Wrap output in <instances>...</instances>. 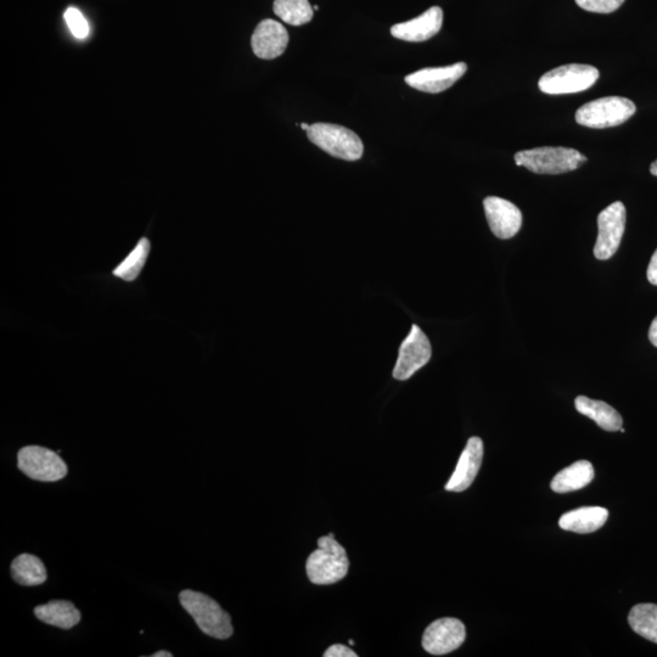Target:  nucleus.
Wrapping results in <instances>:
<instances>
[{
  "mask_svg": "<svg viewBox=\"0 0 657 657\" xmlns=\"http://www.w3.org/2000/svg\"><path fill=\"white\" fill-rule=\"evenodd\" d=\"M179 602L206 636L221 640L233 636L234 628L228 612L209 595L185 589L179 594Z\"/></svg>",
  "mask_w": 657,
  "mask_h": 657,
  "instance_id": "nucleus-1",
  "label": "nucleus"
},
{
  "mask_svg": "<svg viewBox=\"0 0 657 657\" xmlns=\"http://www.w3.org/2000/svg\"><path fill=\"white\" fill-rule=\"evenodd\" d=\"M350 560L344 547L335 541L333 533L318 539V549L308 557L306 570L314 584H334L345 578Z\"/></svg>",
  "mask_w": 657,
  "mask_h": 657,
  "instance_id": "nucleus-2",
  "label": "nucleus"
},
{
  "mask_svg": "<svg viewBox=\"0 0 657 657\" xmlns=\"http://www.w3.org/2000/svg\"><path fill=\"white\" fill-rule=\"evenodd\" d=\"M580 151L563 146H543L522 150L515 155V164L537 174H561L577 170L586 164Z\"/></svg>",
  "mask_w": 657,
  "mask_h": 657,
  "instance_id": "nucleus-3",
  "label": "nucleus"
},
{
  "mask_svg": "<svg viewBox=\"0 0 657 657\" xmlns=\"http://www.w3.org/2000/svg\"><path fill=\"white\" fill-rule=\"evenodd\" d=\"M307 136L314 145L331 156L345 161H357L363 156L361 138L351 129L331 123H314Z\"/></svg>",
  "mask_w": 657,
  "mask_h": 657,
  "instance_id": "nucleus-4",
  "label": "nucleus"
},
{
  "mask_svg": "<svg viewBox=\"0 0 657 657\" xmlns=\"http://www.w3.org/2000/svg\"><path fill=\"white\" fill-rule=\"evenodd\" d=\"M636 110L630 99L606 97L581 106L575 119L583 127L604 129L622 125L636 114Z\"/></svg>",
  "mask_w": 657,
  "mask_h": 657,
  "instance_id": "nucleus-5",
  "label": "nucleus"
},
{
  "mask_svg": "<svg viewBox=\"0 0 657 657\" xmlns=\"http://www.w3.org/2000/svg\"><path fill=\"white\" fill-rule=\"evenodd\" d=\"M599 76L598 69L591 65H564L544 73L538 87L549 95L581 93L592 88Z\"/></svg>",
  "mask_w": 657,
  "mask_h": 657,
  "instance_id": "nucleus-6",
  "label": "nucleus"
},
{
  "mask_svg": "<svg viewBox=\"0 0 657 657\" xmlns=\"http://www.w3.org/2000/svg\"><path fill=\"white\" fill-rule=\"evenodd\" d=\"M18 468L30 479L42 482L63 480L69 473L66 463L58 452L39 446L20 449Z\"/></svg>",
  "mask_w": 657,
  "mask_h": 657,
  "instance_id": "nucleus-7",
  "label": "nucleus"
},
{
  "mask_svg": "<svg viewBox=\"0 0 657 657\" xmlns=\"http://www.w3.org/2000/svg\"><path fill=\"white\" fill-rule=\"evenodd\" d=\"M626 227V207L621 201L606 207L598 216V239L594 256L600 261L609 260L619 250Z\"/></svg>",
  "mask_w": 657,
  "mask_h": 657,
  "instance_id": "nucleus-8",
  "label": "nucleus"
},
{
  "mask_svg": "<svg viewBox=\"0 0 657 657\" xmlns=\"http://www.w3.org/2000/svg\"><path fill=\"white\" fill-rule=\"evenodd\" d=\"M431 355L432 348L428 336L414 324L398 352L393 378L400 381L411 379L418 370L429 363Z\"/></svg>",
  "mask_w": 657,
  "mask_h": 657,
  "instance_id": "nucleus-9",
  "label": "nucleus"
},
{
  "mask_svg": "<svg viewBox=\"0 0 657 657\" xmlns=\"http://www.w3.org/2000/svg\"><path fill=\"white\" fill-rule=\"evenodd\" d=\"M466 638L464 623L452 617L432 622L423 636V648L431 655H446L462 647Z\"/></svg>",
  "mask_w": 657,
  "mask_h": 657,
  "instance_id": "nucleus-10",
  "label": "nucleus"
},
{
  "mask_svg": "<svg viewBox=\"0 0 657 657\" xmlns=\"http://www.w3.org/2000/svg\"><path fill=\"white\" fill-rule=\"evenodd\" d=\"M484 207L488 226L498 239H511L520 232L522 213L513 202L497 196H488Z\"/></svg>",
  "mask_w": 657,
  "mask_h": 657,
  "instance_id": "nucleus-11",
  "label": "nucleus"
},
{
  "mask_svg": "<svg viewBox=\"0 0 657 657\" xmlns=\"http://www.w3.org/2000/svg\"><path fill=\"white\" fill-rule=\"evenodd\" d=\"M468 66L458 63L445 67H429L411 73L406 77V83L417 91L438 94L447 91L454 83L465 75Z\"/></svg>",
  "mask_w": 657,
  "mask_h": 657,
  "instance_id": "nucleus-12",
  "label": "nucleus"
},
{
  "mask_svg": "<svg viewBox=\"0 0 657 657\" xmlns=\"http://www.w3.org/2000/svg\"><path fill=\"white\" fill-rule=\"evenodd\" d=\"M290 41L286 28L278 21L267 19L257 25L251 47L257 58L273 60L282 56Z\"/></svg>",
  "mask_w": 657,
  "mask_h": 657,
  "instance_id": "nucleus-13",
  "label": "nucleus"
},
{
  "mask_svg": "<svg viewBox=\"0 0 657 657\" xmlns=\"http://www.w3.org/2000/svg\"><path fill=\"white\" fill-rule=\"evenodd\" d=\"M484 459V442L480 437H471L459 458L456 470L446 485L449 492H463L473 485Z\"/></svg>",
  "mask_w": 657,
  "mask_h": 657,
  "instance_id": "nucleus-14",
  "label": "nucleus"
},
{
  "mask_svg": "<svg viewBox=\"0 0 657 657\" xmlns=\"http://www.w3.org/2000/svg\"><path fill=\"white\" fill-rule=\"evenodd\" d=\"M443 11L440 7H432L419 18L402 22L391 27V35L401 41L420 43L435 37L441 31Z\"/></svg>",
  "mask_w": 657,
  "mask_h": 657,
  "instance_id": "nucleus-15",
  "label": "nucleus"
},
{
  "mask_svg": "<svg viewBox=\"0 0 657 657\" xmlns=\"http://www.w3.org/2000/svg\"><path fill=\"white\" fill-rule=\"evenodd\" d=\"M608 518L609 511L604 508L584 507L561 516L559 526L565 531L586 535L602 529Z\"/></svg>",
  "mask_w": 657,
  "mask_h": 657,
  "instance_id": "nucleus-16",
  "label": "nucleus"
},
{
  "mask_svg": "<svg viewBox=\"0 0 657 657\" xmlns=\"http://www.w3.org/2000/svg\"><path fill=\"white\" fill-rule=\"evenodd\" d=\"M35 615L39 621L49 626L71 630L81 621V611L67 600H52L47 604L39 605L35 609Z\"/></svg>",
  "mask_w": 657,
  "mask_h": 657,
  "instance_id": "nucleus-17",
  "label": "nucleus"
},
{
  "mask_svg": "<svg viewBox=\"0 0 657 657\" xmlns=\"http://www.w3.org/2000/svg\"><path fill=\"white\" fill-rule=\"evenodd\" d=\"M575 406L578 413L594 420L600 429L615 432L620 431L622 428L623 420L620 413L609 406L608 403L591 400L586 396H578Z\"/></svg>",
  "mask_w": 657,
  "mask_h": 657,
  "instance_id": "nucleus-18",
  "label": "nucleus"
},
{
  "mask_svg": "<svg viewBox=\"0 0 657 657\" xmlns=\"http://www.w3.org/2000/svg\"><path fill=\"white\" fill-rule=\"evenodd\" d=\"M594 468L588 460H580L561 470L559 474L554 476L552 481V490L557 493H569L578 490L591 484L594 479Z\"/></svg>",
  "mask_w": 657,
  "mask_h": 657,
  "instance_id": "nucleus-19",
  "label": "nucleus"
},
{
  "mask_svg": "<svg viewBox=\"0 0 657 657\" xmlns=\"http://www.w3.org/2000/svg\"><path fill=\"white\" fill-rule=\"evenodd\" d=\"M11 577L21 586H41L47 581V569L43 561L32 554H21L11 564Z\"/></svg>",
  "mask_w": 657,
  "mask_h": 657,
  "instance_id": "nucleus-20",
  "label": "nucleus"
},
{
  "mask_svg": "<svg viewBox=\"0 0 657 657\" xmlns=\"http://www.w3.org/2000/svg\"><path fill=\"white\" fill-rule=\"evenodd\" d=\"M628 623L640 637L657 644V605L638 604L628 615Z\"/></svg>",
  "mask_w": 657,
  "mask_h": 657,
  "instance_id": "nucleus-21",
  "label": "nucleus"
},
{
  "mask_svg": "<svg viewBox=\"0 0 657 657\" xmlns=\"http://www.w3.org/2000/svg\"><path fill=\"white\" fill-rule=\"evenodd\" d=\"M274 14L285 24L302 26L313 19V8L308 0H274Z\"/></svg>",
  "mask_w": 657,
  "mask_h": 657,
  "instance_id": "nucleus-22",
  "label": "nucleus"
},
{
  "mask_svg": "<svg viewBox=\"0 0 657 657\" xmlns=\"http://www.w3.org/2000/svg\"><path fill=\"white\" fill-rule=\"evenodd\" d=\"M149 252V240L146 238L140 239L137 246L131 251V254L115 269L114 275L125 280V282H133V280L138 278L140 272H142L145 262L148 260Z\"/></svg>",
  "mask_w": 657,
  "mask_h": 657,
  "instance_id": "nucleus-23",
  "label": "nucleus"
},
{
  "mask_svg": "<svg viewBox=\"0 0 657 657\" xmlns=\"http://www.w3.org/2000/svg\"><path fill=\"white\" fill-rule=\"evenodd\" d=\"M65 20L67 26L70 28L72 35L77 39H84L88 37V21L86 18H84L80 10L73 7L67 9L65 13Z\"/></svg>",
  "mask_w": 657,
  "mask_h": 657,
  "instance_id": "nucleus-24",
  "label": "nucleus"
},
{
  "mask_svg": "<svg viewBox=\"0 0 657 657\" xmlns=\"http://www.w3.org/2000/svg\"><path fill=\"white\" fill-rule=\"evenodd\" d=\"M623 3L625 0H576L578 7L597 14L614 13Z\"/></svg>",
  "mask_w": 657,
  "mask_h": 657,
  "instance_id": "nucleus-25",
  "label": "nucleus"
},
{
  "mask_svg": "<svg viewBox=\"0 0 657 657\" xmlns=\"http://www.w3.org/2000/svg\"><path fill=\"white\" fill-rule=\"evenodd\" d=\"M358 655L350 648L345 647L342 644L331 645V647L325 651L324 657H357Z\"/></svg>",
  "mask_w": 657,
  "mask_h": 657,
  "instance_id": "nucleus-26",
  "label": "nucleus"
},
{
  "mask_svg": "<svg viewBox=\"0 0 657 657\" xmlns=\"http://www.w3.org/2000/svg\"><path fill=\"white\" fill-rule=\"evenodd\" d=\"M647 274L649 282L657 286V250L653 257H651Z\"/></svg>",
  "mask_w": 657,
  "mask_h": 657,
  "instance_id": "nucleus-27",
  "label": "nucleus"
},
{
  "mask_svg": "<svg viewBox=\"0 0 657 657\" xmlns=\"http://www.w3.org/2000/svg\"><path fill=\"white\" fill-rule=\"evenodd\" d=\"M649 340L651 344L657 347V317L654 319V322L651 323L649 330Z\"/></svg>",
  "mask_w": 657,
  "mask_h": 657,
  "instance_id": "nucleus-28",
  "label": "nucleus"
},
{
  "mask_svg": "<svg viewBox=\"0 0 657 657\" xmlns=\"http://www.w3.org/2000/svg\"><path fill=\"white\" fill-rule=\"evenodd\" d=\"M172 656H173L172 653H168V651H164V650L157 651V653L153 655V657H172Z\"/></svg>",
  "mask_w": 657,
  "mask_h": 657,
  "instance_id": "nucleus-29",
  "label": "nucleus"
},
{
  "mask_svg": "<svg viewBox=\"0 0 657 657\" xmlns=\"http://www.w3.org/2000/svg\"><path fill=\"white\" fill-rule=\"evenodd\" d=\"M650 172L653 174V176L657 177V160L651 164Z\"/></svg>",
  "mask_w": 657,
  "mask_h": 657,
  "instance_id": "nucleus-30",
  "label": "nucleus"
},
{
  "mask_svg": "<svg viewBox=\"0 0 657 657\" xmlns=\"http://www.w3.org/2000/svg\"><path fill=\"white\" fill-rule=\"evenodd\" d=\"M310 125H307V123H302L301 128L305 129V131H308V128H310Z\"/></svg>",
  "mask_w": 657,
  "mask_h": 657,
  "instance_id": "nucleus-31",
  "label": "nucleus"
},
{
  "mask_svg": "<svg viewBox=\"0 0 657 657\" xmlns=\"http://www.w3.org/2000/svg\"><path fill=\"white\" fill-rule=\"evenodd\" d=\"M313 10H319L318 5H316V7H314Z\"/></svg>",
  "mask_w": 657,
  "mask_h": 657,
  "instance_id": "nucleus-32",
  "label": "nucleus"
}]
</instances>
